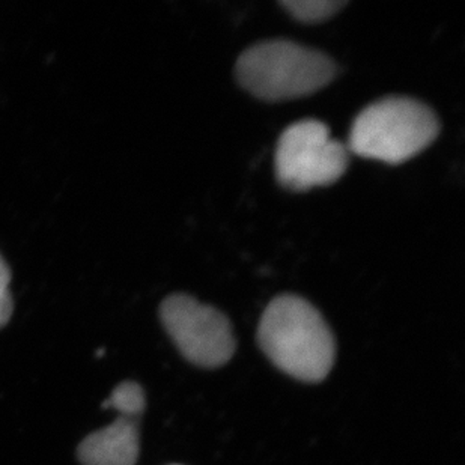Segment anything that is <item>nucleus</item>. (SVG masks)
<instances>
[{
    "mask_svg": "<svg viewBox=\"0 0 465 465\" xmlns=\"http://www.w3.org/2000/svg\"><path fill=\"white\" fill-rule=\"evenodd\" d=\"M259 347L295 380L318 382L333 368L336 342L320 311L299 295H279L263 311Z\"/></svg>",
    "mask_w": 465,
    "mask_h": 465,
    "instance_id": "obj_1",
    "label": "nucleus"
},
{
    "mask_svg": "<svg viewBox=\"0 0 465 465\" xmlns=\"http://www.w3.org/2000/svg\"><path fill=\"white\" fill-rule=\"evenodd\" d=\"M331 57L292 41H263L238 57V82L259 100L288 102L325 88L336 77Z\"/></svg>",
    "mask_w": 465,
    "mask_h": 465,
    "instance_id": "obj_2",
    "label": "nucleus"
},
{
    "mask_svg": "<svg viewBox=\"0 0 465 465\" xmlns=\"http://www.w3.org/2000/svg\"><path fill=\"white\" fill-rule=\"evenodd\" d=\"M440 133L439 116L425 103L387 97L364 107L352 123L348 151L387 164L420 154Z\"/></svg>",
    "mask_w": 465,
    "mask_h": 465,
    "instance_id": "obj_3",
    "label": "nucleus"
},
{
    "mask_svg": "<svg viewBox=\"0 0 465 465\" xmlns=\"http://www.w3.org/2000/svg\"><path fill=\"white\" fill-rule=\"evenodd\" d=\"M348 163L347 146L330 136L329 127L318 119L292 124L277 142V181L294 192L333 184L347 172Z\"/></svg>",
    "mask_w": 465,
    "mask_h": 465,
    "instance_id": "obj_4",
    "label": "nucleus"
},
{
    "mask_svg": "<svg viewBox=\"0 0 465 465\" xmlns=\"http://www.w3.org/2000/svg\"><path fill=\"white\" fill-rule=\"evenodd\" d=\"M160 320L176 348L190 363L219 368L235 352V336L228 316L187 294L163 300Z\"/></svg>",
    "mask_w": 465,
    "mask_h": 465,
    "instance_id": "obj_5",
    "label": "nucleus"
},
{
    "mask_svg": "<svg viewBox=\"0 0 465 465\" xmlns=\"http://www.w3.org/2000/svg\"><path fill=\"white\" fill-rule=\"evenodd\" d=\"M114 423L89 434L79 444L82 465H136L141 455L142 413L114 410Z\"/></svg>",
    "mask_w": 465,
    "mask_h": 465,
    "instance_id": "obj_6",
    "label": "nucleus"
},
{
    "mask_svg": "<svg viewBox=\"0 0 465 465\" xmlns=\"http://www.w3.org/2000/svg\"><path fill=\"white\" fill-rule=\"evenodd\" d=\"M282 6L303 23H321L333 17L341 9L347 6L345 0H282Z\"/></svg>",
    "mask_w": 465,
    "mask_h": 465,
    "instance_id": "obj_7",
    "label": "nucleus"
},
{
    "mask_svg": "<svg viewBox=\"0 0 465 465\" xmlns=\"http://www.w3.org/2000/svg\"><path fill=\"white\" fill-rule=\"evenodd\" d=\"M11 270L4 256L0 255V329H4L8 324L14 312V302L11 291Z\"/></svg>",
    "mask_w": 465,
    "mask_h": 465,
    "instance_id": "obj_8",
    "label": "nucleus"
}]
</instances>
